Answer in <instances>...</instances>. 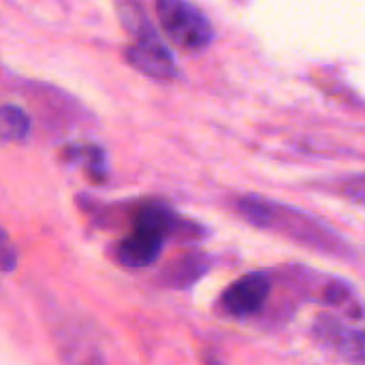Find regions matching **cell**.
I'll return each instance as SVG.
<instances>
[{
    "mask_svg": "<svg viewBox=\"0 0 365 365\" xmlns=\"http://www.w3.org/2000/svg\"><path fill=\"white\" fill-rule=\"evenodd\" d=\"M235 207L244 220H248L250 225L259 229L280 233L284 237H291L293 242H299L325 255H336L344 259L353 255L351 244H346L334 229L308 216L302 210L289 207L284 203H278L265 197H255V195L237 199Z\"/></svg>",
    "mask_w": 365,
    "mask_h": 365,
    "instance_id": "cell-1",
    "label": "cell"
},
{
    "mask_svg": "<svg viewBox=\"0 0 365 365\" xmlns=\"http://www.w3.org/2000/svg\"><path fill=\"white\" fill-rule=\"evenodd\" d=\"M197 235V225L182 220L173 210L160 203H148L135 214L133 233L124 237L115 257L126 267H145L156 263L160 257L163 244L171 235Z\"/></svg>",
    "mask_w": 365,
    "mask_h": 365,
    "instance_id": "cell-2",
    "label": "cell"
},
{
    "mask_svg": "<svg viewBox=\"0 0 365 365\" xmlns=\"http://www.w3.org/2000/svg\"><path fill=\"white\" fill-rule=\"evenodd\" d=\"M156 15L163 32L184 51H203L214 41L212 24L188 0H156Z\"/></svg>",
    "mask_w": 365,
    "mask_h": 365,
    "instance_id": "cell-3",
    "label": "cell"
},
{
    "mask_svg": "<svg viewBox=\"0 0 365 365\" xmlns=\"http://www.w3.org/2000/svg\"><path fill=\"white\" fill-rule=\"evenodd\" d=\"M126 62L137 68L139 73L154 77V79H173L178 77V62L169 47L160 41L156 30H150L124 49Z\"/></svg>",
    "mask_w": 365,
    "mask_h": 365,
    "instance_id": "cell-4",
    "label": "cell"
},
{
    "mask_svg": "<svg viewBox=\"0 0 365 365\" xmlns=\"http://www.w3.org/2000/svg\"><path fill=\"white\" fill-rule=\"evenodd\" d=\"M272 293V280L263 272H252L235 280L220 297V306L231 317L257 314Z\"/></svg>",
    "mask_w": 365,
    "mask_h": 365,
    "instance_id": "cell-5",
    "label": "cell"
},
{
    "mask_svg": "<svg viewBox=\"0 0 365 365\" xmlns=\"http://www.w3.org/2000/svg\"><path fill=\"white\" fill-rule=\"evenodd\" d=\"M319 340L329 346L331 351L340 353L344 359L353 361V364L361 365L364 364V353H365V340L364 331L359 329H351L344 323L329 319V317H321L317 327H314Z\"/></svg>",
    "mask_w": 365,
    "mask_h": 365,
    "instance_id": "cell-6",
    "label": "cell"
},
{
    "mask_svg": "<svg viewBox=\"0 0 365 365\" xmlns=\"http://www.w3.org/2000/svg\"><path fill=\"white\" fill-rule=\"evenodd\" d=\"M64 156L68 160L81 165L92 182H103L107 178V154L103 148H98L94 143H86V145L73 143L64 150Z\"/></svg>",
    "mask_w": 365,
    "mask_h": 365,
    "instance_id": "cell-7",
    "label": "cell"
},
{
    "mask_svg": "<svg viewBox=\"0 0 365 365\" xmlns=\"http://www.w3.org/2000/svg\"><path fill=\"white\" fill-rule=\"evenodd\" d=\"M32 122L17 105H0V143H21L30 135Z\"/></svg>",
    "mask_w": 365,
    "mask_h": 365,
    "instance_id": "cell-8",
    "label": "cell"
},
{
    "mask_svg": "<svg viewBox=\"0 0 365 365\" xmlns=\"http://www.w3.org/2000/svg\"><path fill=\"white\" fill-rule=\"evenodd\" d=\"M207 269H210L207 257H203L199 252L186 255V257L178 259L175 263H171V267L167 269V282H171L175 287H190L201 276H205Z\"/></svg>",
    "mask_w": 365,
    "mask_h": 365,
    "instance_id": "cell-9",
    "label": "cell"
},
{
    "mask_svg": "<svg viewBox=\"0 0 365 365\" xmlns=\"http://www.w3.org/2000/svg\"><path fill=\"white\" fill-rule=\"evenodd\" d=\"M15 263H17V252H15V248L11 246L6 233L0 229V269L11 272V269L15 267Z\"/></svg>",
    "mask_w": 365,
    "mask_h": 365,
    "instance_id": "cell-10",
    "label": "cell"
}]
</instances>
